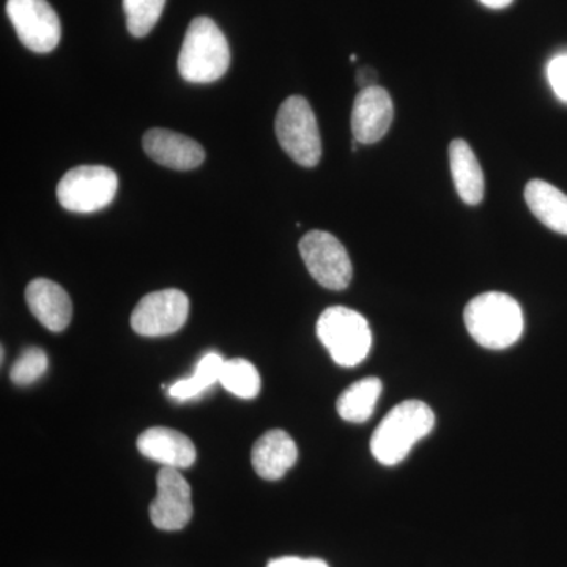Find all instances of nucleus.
Instances as JSON below:
<instances>
[{
  "mask_svg": "<svg viewBox=\"0 0 567 567\" xmlns=\"http://www.w3.org/2000/svg\"><path fill=\"white\" fill-rule=\"evenodd\" d=\"M525 200L544 226L554 233L567 235V196L557 186L544 181H532L525 188Z\"/></svg>",
  "mask_w": 567,
  "mask_h": 567,
  "instance_id": "17",
  "label": "nucleus"
},
{
  "mask_svg": "<svg viewBox=\"0 0 567 567\" xmlns=\"http://www.w3.org/2000/svg\"><path fill=\"white\" fill-rule=\"evenodd\" d=\"M450 166L458 197L468 205L480 204L484 199L486 182L475 153L464 140L451 142Z\"/></svg>",
  "mask_w": 567,
  "mask_h": 567,
  "instance_id": "16",
  "label": "nucleus"
},
{
  "mask_svg": "<svg viewBox=\"0 0 567 567\" xmlns=\"http://www.w3.org/2000/svg\"><path fill=\"white\" fill-rule=\"evenodd\" d=\"M300 254L306 268L320 286L344 290L352 281L353 268L349 252L334 235L312 230L300 241Z\"/></svg>",
  "mask_w": 567,
  "mask_h": 567,
  "instance_id": "7",
  "label": "nucleus"
},
{
  "mask_svg": "<svg viewBox=\"0 0 567 567\" xmlns=\"http://www.w3.org/2000/svg\"><path fill=\"white\" fill-rule=\"evenodd\" d=\"M166 0H123L126 28L133 37L148 35L162 18Z\"/></svg>",
  "mask_w": 567,
  "mask_h": 567,
  "instance_id": "21",
  "label": "nucleus"
},
{
  "mask_svg": "<svg viewBox=\"0 0 567 567\" xmlns=\"http://www.w3.org/2000/svg\"><path fill=\"white\" fill-rule=\"evenodd\" d=\"M547 80L550 82L551 91L567 103V54H558L548 62Z\"/></svg>",
  "mask_w": 567,
  "mask_h": 567,
  "instance_id": "23",
  "label": "nucleus"
},
{
  "mask_svg": "<svg viewBox=\"0 0 567 567\" xmlns=\"http://www.w3.org/2000/svg\"><path fill=\"white\" fill-rule=\"evenodd\" d=\"M142 456L171 468H188L196 462V446L182 432L169 427H151L137 439Z\"/></svg>",
  "mask_w": 567,
  "mask_h": 567,
  "instance_id": "13",
  "label": "nucleus"
},
{
  "mask_svg": "<svg viewBox=\"0 0 567 567\" xmlns=\"http://www.w3.org/2000/svg\"><path fill=\"white\" fill-rule=\"evenodd\" d=\"M48 371V357L39 347H28L11 365L10 379L14 385L29 386Z\"/></svg>",
  "mask_w": 567,
  "mask_h": 567,
  "instance_id": "22",
  "label": "nucleus"
},
{
  "mask_svg": "<svg viewBox=\"0 0 567 567\" xmlns=\"http://www.w3.org/2000/svg\"><path fill=\"white\" fill-rule=\"evenodd\" d=\"M230 66V48L221 29L207 17L192 21L181 55L178 71L186 82L210 84L221 80Z\"/></svg>",
  "mask_w": 567,
  "mask_h": 567,
  "instance_id": "3",
  "label": "nucleus"
},
{
  "mask_svg": "<svg viewBox=\"0 0 567 567\" xmlns=\"http://www.w3.org/2000/svg\"><path fill=\"white\" fill-rule=\"evenodd\" d=\"M435 415L431 406L421 401H405L395 405L371 439V453L379 464H401L420 440L431 434Z\"/></svg>",
  "mask_w": 567,
  "mask_h": 567,
  "instance_id": "2",
  "label": "nucleus"
},
{
  "mask_svg": "<svg viewBox=\"0 0 567 567\" xmlns=\"http://www.w3.org/2000/svg\"><path fill=\"white\" fill-rule=\"evenodd\" d=\"M317 336L334 363L342 368L363 363L371 352L372 333L368 320L344 306H334L322 312L317 320Z\"/></svg>",
  "mask_w": 567,
  "mask_h": 567,
  "instance_id": "4",
  "label": "nucleus"
},
{
  "mask_svg": "<svg viewBox=\"0 0 567 567\" xmlns=\"http://www.w3.org/2000/svg\"><path fill=\"white\" fill-rule=\"evenodd\" d=\"M393 118V100L385 89L380 85L361 89L353 103V140L360 144H375L385 137Z\"/></svg>",
  "mask_w": 567,
  "mask_h": 567,
  "instance_id": "11",
  "label": "nucleus"
},
{
  "mask_svg": "<svg viewBox=\"0 0 567 567\" xmlns=\"http://www.w3.org/2000/svg\"><path fill=\"white\" fill-rule=\"evenodd\" d=\"M221 354L207 353L197 364L196 371L188 379L178 380L167 390L171 398L175 401H189V399L199 398L208 388L219 382L224 364Z\"/></svg>",
  "mask_w": 567,
  "mask_h": 567,
  "instance_id": "19",
  "label": "nucleus"
},
{
  "mask_svg": "<svg viewBox=\"0 0 567 567\" xmlns=\"http://www.w3.org/2000/svg\"><path fill=\"white\" fill-rule=\"evenodd\" d=\"M357 84L361 89L374 87L377 85V73L371 66H364V69L358 70Z\"/></svg>",
  "mask_w": 567,
  "mask_h": 567,
  "instance_id": "25",
  "label": "nucleus"
},
{
  "mask_svg": "<svg viewBox=\"0 0 567 567\" xmlns=\"http://www.w3.org/2000/svg\"><path fill=\"white\" fill-rule=\"evenodd\" d=\"M219 383L230 394L240 399H254L260 393V374L256 365L244 358L224 361Z\"/></svg>",
  "mask_w": 567,
  "mask_h": 567,
  "instance_id": "20",
  "label": "nucleus"
},
{
  "mask_svg": "<svg viewBox=\"0 0 567 567\" xmlns=\"http://www.w3.org/2000/svg\"><path fill=\"white\" fill-rule=\"evenodd\" d=\"M118 177L106 166H80L63 175L58 185V200L65 210L95 213L112 204Z\"/></svg>",
  "mask_w": 567,
  "mask_h": 567,
  "instance_id": "6",
  "label": "nucleus"
},
{
  "mask_svg": "<svg viewBox=\"0 0 567 567\" xmlns=\"http://www.w3.org/2000/svg\"><path fill=\"white\" fill-rule=\"evenodd\" d=\"M267 567H328V565L319 558L282 557L271 559Z\"/></svg>",
  "mask_w": 567,
  "mask_h": 567,
  "instance_id": "24",
  "label": "nucleus"
},
{
  "mask_svg": "<svg viewBox=\"0 0 567 567\" xmlns=\"http://www.w3.org/2000/svg\"><path fill=\"white\" fill-rule=\"evenodd\" d=\"M7 14L28 50L47 54L58 48L61 20L47 0H7Z\"/></svg>",
  "mask_w": 567,
  "mask_h": 567,
  "instance_id": "8",
  "label": "nucleus"
},
{
  "mask_svg": "<svg viewBox=\"0 0 567 567\" xmlns=\"http://www.w3.org/2000/svg\"><path fill=\"white\" fill-rule=\"evenodd\" d=\"M480 2L483 3V6L488 7V9L502 10L506 9V7H509L514 0H480Z\"/></svg>",
  "mask_w": 567,
  "mask_h": 567,
  "instance_id": "26",
  "label": "nucleus"
},
{
  "mask_svg": "<svg viewBox=\"0 0 567 567\" xmlns=\"http://www.w3.org/2000/svg\"><path fill=\"white\" fill-rule=\"evenodd\" d=\"M142 147L153 162L174 171L196 169L205 159L199 142L171 130L153 128L145 133Z\"/></svg>",
  "mask_w": 567,
  "mask_h": 567,
  "instance_id": "12",
  "label": "nucleus"
},
{
  "mask_svg": "<svg viewBox=\"0 0 567 567\" xmlns=\"http://www.w3.org/2000/svg\"><path fill=\"white\" fill-rule=\"evenodd\" d=\"M152 524L163 532H178L193 517L192 487L177 468L163 466L156 476V496L151 509Z\"/></svg>",
  "mask_w": 567,
  "mask_h": 567,
  "instance_id": "10",
  "label": "nucleus"
},
{
  "mask_svg": "<svg viewBox=\"0 0 567 567\" xmlns=\"http://www.w3.org/2000/svg\"><path fill=\"white\" fill-rule=\"evenodd\" d=\"M25 301L37 320L54 333L65 330L73 317L71 298L62 286L50 279H33L25 289Z\"/></svg>",
  "mask_w": 567,
  "mask_h": 567,
  "instance_id": "14",
  "label": "nucleus"
},
{
  "mask_svg": "<svg viewBox=\"0 0 567 567\" xmlns=\"http://www.w3.org/2000/svg\"><path fill=\"white\" fill-rule=\"evenodd\" d=\"M189 315V300L182 290L166 289L145 295L134 308L132 327L145 338L177 333Z\"/></svg>",
  "mask_w": 567,
  "mask_h": 567,
  "instance_id": "9",
  "label": "nucleus"
},
{
  "mask_svg": "<svg viewBox=\"0 0 567 567\" xmlns=\"http://www.w3.org/2000/svg\"><path fill=\"white\" fill-rule=\"evenodd\" d=\"M466 330L484 349L505 350L524 334L525 319L520 305L509 295H477L464 312Z\"/></svg>",
  "mask_w": 567,
  "mask_h": 567,
  "instance_id": "1",
  "label": "nucleus"
},
{
  "mask_svg": "<svg viewBox=\"0 0 567 567\" xmlns=\"http://www.w3.org/2000/svg\"><path fill=\"white\" fill-rule=\"evenodd\" d=\"M276 137L282 151L303 167H315L322 158V137L311 104L303 96H289L279 107Z\"/></svg>",
  "mask_w": 567,
  "mask_h": 567,
  "instance_id": "5",
  "label": "nucleus"
},
{
  "mask_svg": "<svg viewBox=\"0 0 567 567\" xmlns=\"http://www.w3.org/2000/svg\"><path fill=\"white\" fill-rule=\"evenodd\" d=\"M298 461V447L292 436L274 429L254 443L251 462L257 475L267 481L281 480Z\"/></svg>",
  "mask_w": 567,
  "mask_h": 567,
  "instance_id": "15",
  "label": "nucleus"
},
{
  "mask_svg": "<svg viewBox=\"0 0 567 567\" xmlns=\"http://www.w3.org/2000/svg\"><path fill=\"white\" fill-rule=\"evenodd\" d=\"M382 391V380L377 377H365L360 382L353 383L339 395L338 404H336L339 416L349 423H365L374 413Z\"/></svg>",
  "mask_w": 567,
  "mask_h": 567,
  "instance_id": "18",
  "label": "nucleus"
}]
</instances>
